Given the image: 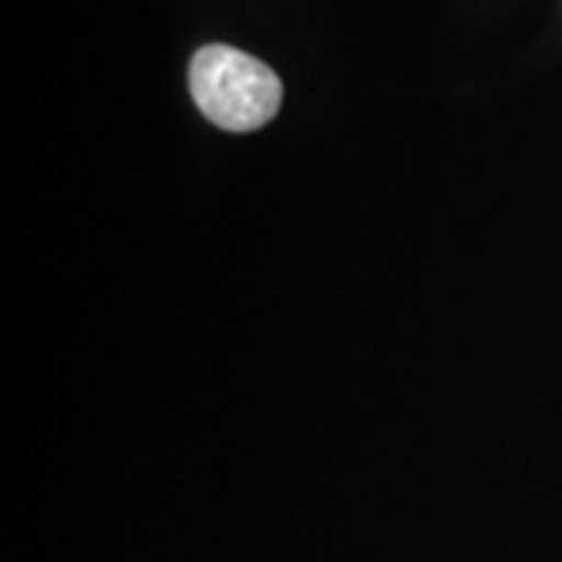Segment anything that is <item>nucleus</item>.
Segmentation results:
<instances>
[{"mask_svg":"<svg viewBox=\"0 0 562 562\" xmlns=\"http://www.w3.org/2000/svg\"><path fill=\"white\" fill-rule=\"evenodd\" d=\"M191 94L213 125L257 132L279 113L281 79L238 47L206 44L191 60Z\"/></svg>","mask_w":562,"mask_h":562,"instance_id":"obj_1","label":"nucleus"}]
</instances>
